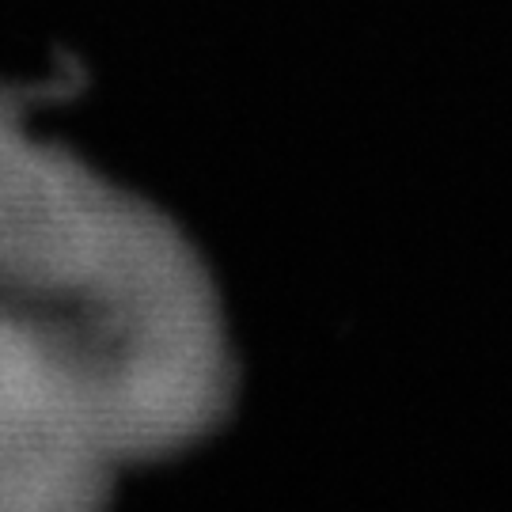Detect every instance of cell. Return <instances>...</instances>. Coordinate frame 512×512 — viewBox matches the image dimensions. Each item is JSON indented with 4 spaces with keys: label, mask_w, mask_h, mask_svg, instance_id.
Segmentation results:
<instances>
[{
    "label": "cell",
    "mask_w": 512,
    "mask_h": 512,
    "mask_svg": "<svg viewBox=\"0 0 512 512\" xmlns=\"http://www.w3.org/2000/svg\"><path fill=\"white\" fill-rule=\"evenodd\" d=\"M0 311L99 391L137 467L202 444L236 357L186 239L92 175L0 141Z\"/></svg>",
    "instance_id": "obj_1"
},
{
    "label": "cell",
    "mask_w": 512,
    "mask_h": 512,
    "mask_svg": "<svg viewBox=\"0 0 512 512\" xmlns=\"http://www.w3.org/2000/svg\"><path fill=\"white\" fill-rule=\"evenodd\" d=\"M133 467L99 391L0 311V512H107Z\"/></svg>",
    "instance_id": "obj_2"
}]
</instances>
